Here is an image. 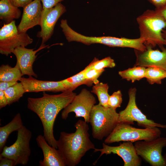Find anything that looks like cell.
<instances>
[{
	"instance_id": "6da1fadb",
	"label": "cell",
	"mask_w": 166,
	"mask_h": 166,
	"mask_svg": "<svg viewBox=\"0 0 166 166\" xmlns=\"http://www.w3.org/2000/svg\"><path fill=\"white\" fill-rule=\"evenodd\" d=\"M76 95L70 90L56 95L44 92L41 97L27 99V108L40 118L46 140L50 145L57 149V140L54 137L53 130L55 121L59 112L71 102Z\"/></svg>"
},
{
	"instance_id": "7a4b0ae2",
	"label": "cell",
	"mask_w": 166,
	"mask_h": 166,
	"mask_svg": "<svg viewBox=\"0 0 166 166\" xmlns=\"http://www.w3.org/2000/svg\"><path fill=\"white\" fill-rule=\"evenodd\" d=\"M74 126L76 128L74 132H61L57 140V149L68 166L77 165L87 152L95 148L89 138L88 123L85 121L79 120Z\"/></svg>"
},
{
	"instance_id": "3957f363",
	"label": "cell",
	"mask_w": 166,
	"mask_h": 166,
	"mask_svg": "<svg viewBox=\"0 0 166 166\" xmlns=\"http://www.w3.org/2000/svg\"><path fill=\"white\" fill-rule=\"evenodd\" d=\"M140 37L144 44L153 48L156 45L160 48L164 45L162 32L166 27V22L156 10H147L136 18Z\"/></svg>"
},
{
	"instance_id": "277c9868",
	"label": "cell",
	"mask_w": 166,
	"mask_h": 166,
	"mask_svg": "<svg viewBox=\"0 0 166 166\" xmlns=\"http://www.w3.org/2000/svg\"><path fill=\"white\" fill-rule=\"evenodd\" d=\"M119 117L116 109L99 104L95 105L90 113L89 122L93 137L102 140L108 136L118 123Z\"/></svg>"
},
{
	"instance_id": "5b68a950",
	"label": "cell",
	"mask_w": 166,
	"mask_h": 166,
	"mask_svg": "<svg viewBox=\"0 0 166 166\" xmlns=\"http://www.w3.org/2000/svg\"><path fill=\"white\" fill-rule=\"evenodd\" d=\"M65 36L69 42L75 41L88 45L99 43L110 47L130 48L140 51H144L146 49L144 41L140 38L130 39L110 36H86L77 32L70 27L66 30Z\"/></svg>"
},
{
	"instance_id": "8992f818",
	"label": "cell",
	"mask_w": 166,
	"mask_h": 166,
	"mask_svg": "<svg viewBox=\"0 0 166 166\" xmlns=\"http://www.w3.org/2000/svg\"><path fill=\"white\" fill-rule=\"evenodd\" d=\"M158 127L138 128L131 124L119 122L104 140L106 144L121 141L136 142L150 140L160 137L161 131Z\"/></svg>"
},
{
	"instance_id": "52a82bcc",
	"label": "cell",
	"mask_w": 166,
	"mask_h": 166,
	"mask_svg": "<svg viewBox=\"0 0 166 166\" xmlns=\"http://www.w3.org/2000/svg\"><path fill=\"white\" fill-rule=\"evenodd\" d=\"M17 139L10 146H5L0 156L11 159L15 165L27 164L31 154L30 142L32 137L31 131L23 126L18 131Z\"/></svg>"
},
{
	"instance_id": "ba28073f",
	"label": "cell",
	"mask_w": 166,
	"mask_h": 166,
	"mask_svg": "<svg viewBox=\"0 0 166 166\" xmlns=\"http://www.w3.org/2000/svg\"><path fill=\"white\" fill-rule=\"evenodd\" d=\"M15 22L4 24L0 29V53L7 56L17 47H26L33 42L26 33L19 32Z\"/></svg>"
},
{
	"instance_id": "9c48e42d",
	"label": "cell",
	"mask_w": 166,
	"mask_h": 166,
	"mask_svg": "<svg viewBox=\"0 0 166 166\" xmlns=\"http://www.w3.org/2000/svg\"><path fill=\"white\" fill-rule=\"evenodd\" d=\"M136 89L135 88H131L128 91L129 101L126 108L119 113V122H123L130 124L137 122V125L144 128L158 127L166 128L164 125L155 122L148 119L137 107L136 101Z\"/></svg>"
},
{
	"instance_id": "30bf717a",
	"label": "cell",
	"mask_w": 166,
	"mask_h": 166,
	"mask_svg": "<svg viewBox=\"0 0 166 166\" xmlns=\"http://www.w3.org/2000/svg\"><path fill=\"white\" fill-rule=\"evenodd\" d=\"M137 154L152 166H166L162 154L166 147V137H159L150 140H140L134 144Z\"/></svg>"
},
{
	"instance_id": "8fae6325",
	"label": "cell",
	"mask_w": 166,
	"mask_h": 166,
	"mask_svg": "<svg viewBox=\"0 0 166 166\" xmlns=\"http://www.w3.org/2000/svg\"><path fill=\"white\" fill-rule=\"evenodd\" d=\"M96 103V99L91 92L86 89L81 90L76 95L71 102L61 112V117L66 120L69 114L73 112L75 117H81L87 123L89 122L90 114L93 106Z\"/></svg>"
},
{
	"instance_id": "7c38bea8",
	"label": "cell",
	"mask_w": 166,
	"mask_h": 166,
	"mask_svg": "<svg viewBox=\"0 0 166 166\" xmlns=\"http://www.w3.org/2000/svg\"><path fill=\"white\" fill-rule=\"evenodd\" d=\"M101 152L99 157L104 154H117L123 160L124 166H139L141 164V159L132 142L125 141L117 146H109L103 143L102 148L94 149V152Z\"/></svg>"
},
{
	"instance_id": "4fadbf2b",
	"label": "cell",
	"mask_w": 166,
	"mask_h": 166,
	"mask_svg": "<svg viewBox=\"0 0 166 166\" xmlns=\"http://www.w3.org/2000/svg\"><path fill=\"white\" fill-rule=\"evenodd\" d=\"M66 11L65 6L61 2L51 8L43 9L40 26L41 30L37 35L42 38L41 44H44L51 38L57 20Z\"/></svg>"
},
{
	"instance_id": "5bb4252c",
	"label": "cell",
	"mask_w": 166,
	"mask_h": 166,
	"mask_svg": "<svg viewBox=\"0 0 166 166\" xmlns=\"http://www.w3.org/2000/svg\"><path fill=\"white\" fill-rule=\"evenodd\" d=\"M160 48L161 51L146 46L144 51L134 49L136 60L134 66L153 67L166 71V48Z\"/></svg>"
},
{
	"instance_id": "9a60e30c",
	"label": "cell",
	"mask_w": 166,
	"mask_h": 166,
	"mask_svg": "<svg viewBox=\"0 0 166 166\" xmlns=\"http://www.w3.org/2000/svg\"><path fill=\"white\" fill-rule=\"evenodd\" d=\"M47 46L48 45L41 44L36 50H34V49H29L25 46H20L17 47L14 50L12 53L16 58V65L20 69L23 75H26L29 77H37V75L33 69V64L37 56L36 53Z\"/></svg>"
},
{
	"instance_id": "2e32d148",
	"label": "cell",
	"mask_w": 166,
	"mask_h": 166,
	"mask_svg": "<svg viewBox=\"0 0 166 166\" xmlns=\"http://www.w3.org/2000/svg\"><path fill=\"white\" fill-rule=\"evenodd\" d=\"M40 0H34L23 8L20 22L17 27L19 32L26 33L28 30L40 25L43 9Z\"/></svg>"
},
{
	"instance_id": "e0dca14e",
	"label": "cell",
	"mask_w": 166,
	"mask_h": 166,
	"mask_svg": "<svg viewBox=\"0 0 166 166\" xmlns=\"http://www.w3.org/2000/svg\"><path fill=\"white\" fill-rule=\"evenodd\" d=\"M19 81L22 84L26 93L41 91L62 92L68 90L61 81H42L29 76L28 78L22 77Z\"/></svg>"
},
{
	"instance_id": "ac0fdd59",
	"label": "cell",
	"mask_w": 166,
	"mask_h": 166,
	"mask_svg": "<svg viewBox=\"0 0 166 166\" xmlns=\"http://www.w3.org/2000/svg\"><path fill=\"white\" fill-rule=\"evenodd\" d=\"M36 140L43 154V159L39 161V166H66L64 159L59 150L50 145L43 136L38 135Z\"/></svg>"
},
{
	"instance_id": "d6986e66",
	"label": "cell",
	"mask_w": 166,
	"mask_h": 166,
	"mask_svg": "<svg viewBox=\"0 0 166 166\" xmlns=\"http://www.w3.org/2000/svg\"><path fill=\"white\" fill-rule=\"evenodd\" d=\"M24 125L20 113H17L8 124L0 127V151L2 152L10 135L13 132L17 131Z\"/></svg>"
},
{
	"instance_id": "ffe728a7",
	"label": "cell",
	"mask_w": 166,
	"mask_h": 166,
	"mask_svg": "<svg viewBox=\"0 0 166 166\" xmlns=\"http://www.w3.org/2000/svg\"><path fill=\"white\" fill-rule=\"evenodd\" d=\"M21 14L18 7L14 5L10 0L0 1V19L6 24L19 18Z\"/></svg>"
},
{
	"instance_id": "44dd1931",
	"label": "cell",
	"mask_w": 166,
	"mask_h": 166,
	"mask_svg": "<svg viewBox=\"0 0 166 166\" xmlns=\"http://www.w3.org/2000/svg\"><path fill=\"white\" fill-rule=\"evenodd\" d=\"M23 75L18 67H12L8 64L2 65L0 67V81H18Z\"/></svg>"
},
{
	"instance_id": "7402d4cb",
	"label": "cell",
	"mask_w": 166,
	"mask_h": 166,
	"mask_svg": "<svg viewBox=\"0 0 166 166\" xmlns=\"http://www.w3.org/2000/svg\"><path fill=\"white\" fill-rule=\"evenodd\" d=\"M85 69H84L76 75L61 80V81L68 90L72 91L78 86L82 85L91 86L93 85V83L85 78Z\"/></svg>"
},
{
	"instance_id": "603a6c76",
	"label": "cell",
	"mask_w": 166,
	"mask_h": 166,
	"mask_svg": "<svg viewBox=\"0 0 166 166\" xmlns=\"http://www.w3.org/2000/svg\"><path fill=\"white\" fill-rule=\"evenodd\" d=\"M146 69L143 66H134L132 68L120 71L118 74L122 79L134 82L145 77Z\"/></svg>"
},
{
	"instance_id": "cb8c5ba5",
	"label": "cell",
	"mask_w": 166,
	"mask_h": 166,
	"mask_svg": "<svg viewBox=\"0 0 166 166\" xmlns=\"http://www.w3.org/2000/svg\"><path fill=\"white\" fill-rule=\"evenodd\" d=\"M4 92L9 105L18 101L26 93L24 87L21 82H17Z\"/></svg>"
},
{
	"instance_id": "d4e9b609",
	"label": "cell",
	"mask_w": 166,
	"mask_h": 166,
	"mask_svg": "<svg viewBox=\"0 0 166 166\" xmlns=\"http://www.w3.org/2000/svg\"><path fill=\"white\" fill-rule=\"evenodd\" d=\"M109 88L108 84L99 82L93 86L91 91L97 96L99 101L98 104L105 107H109Z\"/></svg>"
},
{
	"instance_id": "484cf974",
	"label": "cell",
	"mask_w": 166,
	"mask_h": 166,
	"mask_svg": "<svg viewBox=\"0 0 166 166\" xmlns=\"http://www.w3.org/2000/svg\"><path fill=\"white\" fill-rule=\"evenodd\" d=\"M145 77L151 84H160L162 80L166 78V71L155 67H148L146 69Z\"/></svg>"
},
{
	"instance_id": "4316f807",
	"label": "cell",
	"mask_w": 166,
	"mask_h": 166,
	"mask_svg": "<svg viewBox=\"0 0 166 166\" xmlns=\"http://www.w3.org/2000/svg\"><path fill=\"white\" fill-rule=\"evenodd\" d=\"M115 65L113 59L110 57H108L100 60L95 58L87 66L90 68L101 69L106 68H113Z\"/></svg>"
},
{
	"instance_id": "83f0119b",
	"label": "cell",
	"mask_w": 166,
	"mask_h": 166,
	"mask_svg": "<svg viewBox=\"0 0 166 166\" xmlns=\"http://www.w3.org/2000/svg\"><path fill=\"white\" fill-rule=\"evenodd\" d=\"M85 76L88 80L96 84L99 82L98 78L105 71V69H96L87 66L85 69Z\"/></svg>"
},
{
	"instance_id": "f1b7e54d",
	"label": "cell",
	"mask_w": 166,
	"mask_h": 166,
	"mask_svg": "<svg viewBox=\"0 0 166 166\" xmlns=\"http://www.w3.org/2000/svg\"><path fill=\"white\" fill-rule=\"evenodd\" d=\"M122 102V94L121 90L115 92L110 95L108 101L109 107L116 109L121 107Z\"/></svg>"
},
{
	"instance_id": "f546056e",
	"label": "cell",
	"mask_w": 166,
	"mask_h": 166,
	"mask_svg": "<svg viewBox=\"0 0 166 166\" xmlns=\"http://www.w3.org/2000/svg\"><path fill=\"white\" fill-rule=\"evenodd\" d=\"M42 3L43 9L51 8L63 0H40Z\"/></svg>"
},
{
	"instance_id": "4dcf8cb0",
	"label": "cell",
	"mask_w": 166,
	"mask_h": 166,
	"mask_svg": "<svg viewBox=\"0 0 166 166\" xmlns=\"http://www.w3.org/2000/svg\"><path fill=\"white\" fill-rule=\"evenodd\" d=\"M0 166H14L15 163L12 159L0 156Z\"/></svg>"
},
{
	"instance_id": "1f68e13d",
	"label": "cell",
	"mask_w": 166,
	"mask_h": 166,
	"mask_svg": "<svg viewBox=\"0 0 166 166\" xmlns=\"http://www.w3.org/2000/svg\"><path fill=\"white\" fill-rule=\"evenodd\" d=\"M34 0H10L12 3L16 6L23 7Z\"/></svg>"
},
{
	"instance_id": "d6a6232c",
	"label": "cell",
	"mask_w": 166,
	"mask_h": 166,
	"mask_svg": "<svg viewBox=\"0 0 166 166\" xmlns=\"http://www.w3.org/2000/svg\"><path fill=\"white\" fill-rule=\"evenodd\" d=\"M17 82V81H0V90L4 91Z\"/></svg>"
},
{
	"instance_id": "836d02e7",
	"label": "cell",
	"mask_w": 166,
	"mask_h": 166,
	"mask_svg": "<svg viewBox=\"0 0 166 166\" xmlns=\"http://www.w3.org/2000/svg\"><path fill=\"white\" fill-rule=\"evenodd\" d=\"M156 7V9L161 8L166 5V0H148Z\"/></svg>"
},
{
	"instance_id": "e575fe53",
	"label": "cell",
	"mask_w": 166,
	"mask_h": 166,
	"mask_svg": "<svg viewBox=\"0 0 166 166\" xmlns=\"http://www.w3.org/2000/svg\"><path fill=\"white\" fill-rule=\"evenodd\" d=\"M8 105L7 99L4 91L0 90V108L2 109Z\"/></svg>"
},
{
	"instance_id": "d590c367",
	"label": "cell",
	"mask_w": 166,
	"mask_h": 166,
	"mask_svg": "<svg viewBox=\"0 0 166 166\" xmlns=\"http://www.w3.org/2000/svg\"><path fill=\"white\" fill-rule=\"evenodd\" d=\"M155 10L160 15L166 22V5L158 9L155 8Z\"/></svg>"
},
{
	"instance_id": "8d00e7d4",
	"label": "cell",
	"mask_w": 166,
	"mask_h": 166,
	"mask_svg": "<svg viewBox=\"0 0 166 166\" xmlns=\"http://www.w3.org/2000/svg\"><path fill=\"white\" fill-rule=\"evenodd\" d=\"M162 36L164 40V45L166 46V30H162Z\"/></svg>"
},
{
	"instance_id": "74e56055",
	"label": "cell",
	"mask_w": 166,
	"mask_h": 166,
	"mask_svg": "<svg viewBox=\"0 0 166 166\" xmlns=\"http://www.w3.org/2000/svg\"><path fill=\"white\" fill-rule=\"evenodd\" d=\"M163 156L165 160L166 161V153H165L164 156Z\"/></svg>"
}]
</instances>
